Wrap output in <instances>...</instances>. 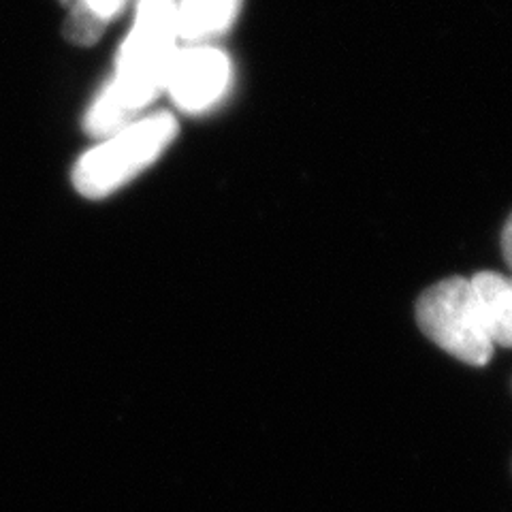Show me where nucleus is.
<instances>
[{
    "mask_svg": "<svg viewBox=\"0 0 512 512\" xmlns=\"http://www.w3.org/2000/svg\"><path fill=\"white\" fill-rule=\"evenodd\" d=\"M178 0H137L131 30L120 45L116 73L96 94L84 128L92 137H107L139 118L165 90L175 52Z\"/></svg>",
    "mask_w": 512,
    "mask_h": 512,
    "instance_id": "1",
    "label": "nucleus"
},
{
    "mask_svg": "<svg viewBox=\"0 0 512 512\" xmlns=\"http://www.w3.org/2000/svg\"><path fill=\"white\" fill-rule=\"evenodd\" d=\"M178 131V120L169 111H156L122 126L79 156L71 175L75 190L92 201L114 195L154 165Z\"/></svg>",
    "mask_w": 512,
    "mask_h": 512,
    "instance_id": "2",
    "label": "nucleus"
},
{
    "mask_svg": "<svg viewBox=\"0 0 512 512\" xmlns=\"http://www.w3.org/2000/svg\"><path fill=\"white\" fill-rule=\"evenodd\" d=\"M416 320L427 338L448 355L474 367L489 363L495 346L480 318L470 280L455 276L427 288L416 303Z\"/></svg>",
    "mask_w": 512,
    "mask_h": 512,
    "instance_id": "3",
    "label": "nucleus"
},
{
    "mask_svg": "<svg viewBox=\"0 0 512 512\" xmlns=\"http://www.w3.org/2000/svg\"><path fill=\"white\" fill-rule=\"evenodd\" d=\"M231 75L227 54L212 45L192 43L175 52L165 90L178 109L186 114H203L227 94Z\"/></svg>",
    "mask_w": 512,
    "mask_h": 512,
    "instance_id": "4",
    "label": "nucleus"
},
{
    "mask_svg": "<svg viewBox=\"0 0 512 512\" xmlns=\"http://www.w3.org/2000/svg\"><path fill=\"white\" fill-rule=\"evenodd\" d=\"M470 282L491 344L512 348V276L480 271Z\"/></svg>",
    "mask_w": 512,
    "mask_h": 512,
    "instance_id": "5",
    "label": "nucleus"
},
{
    "mask_svg": "<svg viewBox=\"0 0 512 512\" xmlns=\"http://www.w3.org/2000/svg\"><path fill=\"white\" fill-rule=\"evenodd\" d=\"M242 0H178L175 28L178 39L203 43L229 30L235 22Z\"/></svg>",
    "mask_w": 512,
    "mask_h": 512,
    "instance_id": "6",
    "label": "nucleus"
},
{
    "mask_svg": "<svg viewBox=\"0 0 512 512\" xmlns=\"http://www.w3.org/2000/svg\"><path fill=\"white\" fill-rule=\"evenodd\" d=\"M64 37L73 45L90 47L126 9L128 0H71Z\"/></svg>",
    "mask_w": 512,
    "mask_h": 512,
    "instance_id": "7",
    "label": "nucleus"
},
{
    "mask_svg": "<svg viewBox=\"0 0 512 512\" xmlns=\"http://www.w3.org/2000/svg\"><path fill=\"white\" fill-rule=\"evenodd\" d=\"M502 250H504V259L512 271V216L508 218L504 233H502Z\"/></svg>",
    "mask_w": 512,
    "mask_h": 512,
    "instance_id": "8",
    "label": "nucleus"
},
{
    "mask_svg": "<svg viewBox=\"0 0 512 512\" xmlns=\"http://www.w3.org/2000/svg\"><path fill=\"white\" fill-rule=\"evenodd\" d=\"M60 3H64V5H69V3H71V0H60Z\"/></svg>",
    "mask_w": 512,
    "mask_h": 512,
    "instance_id": "9",
    "label": "nucleus"
}]
</instances>
